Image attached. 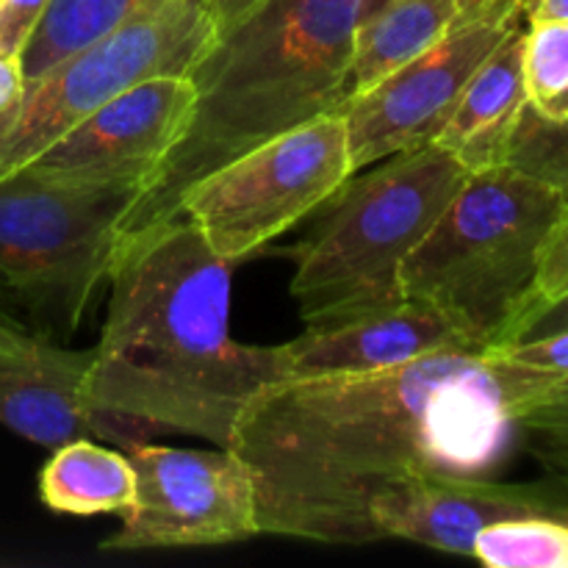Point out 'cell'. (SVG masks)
Wrapping results in <instances>:
<instances>
[{
	"label": "cell",
	"mask_w": 568,
	"mask_h": 568,
	"mask_svg": "<svg viewBox=\"0 0 568 568\" xmlns=\"http://www.w3.org/2000/svg\"><path fill=\"white\" fill-rule=\"evenodd\" d=\"M566 292H568V214L558 222V227H555L552 236H549L547 247H544L541 264H538L536 286H532V294L530 300H527L525 311L519 314V320L527 314V311L538 308V305L549 303V300L560 297V294Z\"/></svg>",
	"instance_id": "obj_23"
},
{
	"label": "cell",
	"mask_w": 568,
	"mask_h": 568,
	"mask_svg": "<svg viewBox=\"0 0 568 568\" xmlns=\"http://www.w3.org/2000/svg\"><path fill=\"white\" fill-rule=\"evenodd\" d=\"M483 0H383L361 20L349 64V98L369 92L442 42Z\"/></svg>",
	"instance_id": "obj_16"
},
{
	"label": "cell",
	"mask_w": 568,
	"mask_h": 568,
	"mask_svg": "<svg viewBox=\"0 0 568 568\" xmlns=\"http://www.w3.org/2000/svg\"><path fill=\"white\" fill-rule=\"evenodd\" d=\"M447 349H477L447 316L416 300L355 316L277 344L286 381L366 375L394 369Z\"/></svg>",
	"instance_id": "obj_14"
},
{
	"label": "cell",
	"mask_w": 568,
	"mask_h": 568,
	"mask_svg": "<svg viewBox=\"0 0 568 568\" xmlns=\"http://www.w3.org/2000/svg\"><path fill=\"white\" fill-rule=\"evenodd\" d=\"M220 39L209 0H150L120 28L28 81L0 116V181L136 83L189 75Z\"/></svg>",
	"instance_id": "obj_6"
},
{
	"label": "cell",
	"mask_w": 568,
	"mask_h": 568,
	"mask_svg": "<svg viewBox=\"0 0 568 568\" xmlns=\"http://www.w3.org/2000/svg\"><path fill=\"white\" fill-rule=\"evenodd\" d=\"M527 20H568V0H530Z\"/></svg>",
	"instance_id": "obj_28"
},
{
	"label": "cell",
	"mask_w": 568,
	"mask_h": 568,
	"mask_svg": "<svg viewBox=\"0 0 568 568\" xmlns=\"http://www.w3.org/2000/svg\"><path fill=\"white\" fill-rule=\"evenodd\" d=\"M525 26L510 33L471 75L453 116L433 144L453 153L469 172L488 170L508 161L510 139L527 109Z\"/></svg>",
	"instance_id": "obj_15"
},
{
	"label": "cell",
	"mask_w": 568,
	"mask_h": 568,
	"mask_svg": "<svg viewBox=\"0 0 568 568\" xmlns=\"http://www.w3.org/2000/svg\"><path fill=\"white\" fill-rule=\"evenodd\" d=\"M22 89H26V75L20 59L0 53V116L20 100Z\"/></svg>",
	"instance_id": "obj_26"
},
{
	"label": "cell",
	"mask_w": 568,
	"mask_h": 568,
	"mask_svg": "<svg viewBox=\"0 0 568 568\" xmlns=\"http://www.w3.org/2000/svg\"><path fill=\"white\" fill-rule=\"evenodd\" d=\"M148 3L150 0H50L20 55L26 83L103 39Z\"/></svg>",
	"instance_id": "obj_18"
},
{
	"label": "cell",
	"mask_w": 568,
	"mask_h": 568,
	"mask_svg": "<svg viewBox=\"0 0 568 568\" xmlns=\"http://www.w3.org/2000/svg\"><path fill=\"white\" fill-rule=\"evenodd\" d=\"M125 455L136 471V499L103 549L216 547L258 536L253 475L233 449L133 442Z\"/></svg>",
	"instance_id": "obj_10"
},
{
	"label": "cell",
	"mask_w": 568,
	"mask_h": 568,
	"mask_svg": "<svg viewBox=\"0 0 568 568\" xmlns=\"http://www.w3.org/2000/svg\"><path fill=\"white\" fill-rule=\"evenodd\" d=\"M355 175L342 111L283 131L209 175L175 205L216 255L247 261L297 222L331 203Z\"/></svg>",
	"instance_id": "obj_8"
},
{
	"label": "cell",
	"mask_w": 568,
	"mask_h": 568,
	"mask_svg": "<svg viewBox=\"0 0 568 568\" xmlns=\"http://www.w3.org/2000/svg\"><path fill=\"white\" fill-rule=\"evenodd\" d=\"M516 433L568 460V377L447 349L266 386L239 416L231 449L253 475L258 536L372 544L383 494L425 475H480Z\"/></svg>",
	"instance_id": "obj_1"
},
{
	"label": "cell",
	"mask_w": 568,
	"mask_h": 568,
	"mask_svg": "<svg viewBox=\"0 0 568 568\" xmlns=\"http://www.w3.org/2000/svg\"><path fill=\"white\" fill-rule=\"evenodd\" d=\"M28 331H31V327H28L22 320H17V314L9 308V303H6V288L0 286V338L20 336V333H28Z\"/></svg>",
	"instance_id": "obj_29"
},
{
	"label": "cell",
	"mask_w": 568,
	"mask_h": 568,
	"mask_svg": "<svg viewBox=\"0 0 568 568\" xmlns=\"http://www.w3.org/2000/svg\"><path fill=\"white\" fill-rule=\"evenodd\" d=\"M486 353L510 361V364L527 366V369L568 377V331L527 338V342L499 344V347H488Z\"/></svg>",
	"instance_id": "obj_22"
},
{
	"label": "cell",
	"mask_w": 568,
	"mask_h": 568,
	"mask_svg": "<svg viewBox=\"0 0 568 568\" xmlns=\"http://www.w3.org/2000/svg\"><path fill=\"white\" fill-rule=\"evenodd\" d=\"M231 272L181 214L122 236L89 403L231 449L250 399L286 381L277 347L233 342Z\"/></svg>",
	"instance_id": "obj_2"
},
{
	"label": "cell",
	"mask_w": 568,
	"mask_h": 568,
	"mask_svg": "<svg viewBox=\"0 0 568 568\" xmlns=\"http://www.w3.org/2000/svg\"><path fill=\"white\" fill-rule=\"evenodd\" d=\"M131 189L64 186L20 170L0 181V286L70 336L109 281Z\"/></svg>",
	"instance_id": "obj_7"
},
{
	"label": "cell",
	"mask_w": 568,
	"mask_h": 568,
	"mask_svg": "<svg viewBox=\"0 0 568 568\" xmlns=\"http://www.w3.org/2000/svg\"><path fill=\"white\" fill-rule=\"evenodd\" d=\"M521 70L527 109L544 122L568 120V20H527Z\"/></svg>",
	"instance_id": "obj_20"
},
{
	"label": "cell",
	"mask_w": 568,
	"mask_h": 568,
	"mask_svg": "<svg viewBox=\"0 0 568 568\" xmlns=\"http://www.w3.org/2000/svg\"><path fill=\"white\" fill-rule=\"evenodd\" d=\"M383 0H264L222 33L189 75L197 109L186 136L133 197L120 239L175 216L197 178L283 131L342 111L355 31Z\"/></svg>",
	"instance_id": "obj_3"
},
{
	"label": "cell",
	"mask_w": 568,
	"mask_h": 568,
	"mask_svg": "<svg viewBox=\"0 0 568 568\" xmlns=\"http://www.w3.org/2000/svg\"><path fill=\"white\" fill-rule=\"evenodd\" d=\"M568 194L514 164L466 175L403 264V297L447 316L477 349L497 347L525 311Z\"/></svg>",
	"instance_id": "obj_4"
},
{
	"label": "cell",
	"mask_w": 568,
	"mask_h": 568,
	"mask_svg": "<svg viewBox=\"0 0 568 568\" xmlns=\"http://www.w3.org/2000/svg\"><path fill=\"white\" fill-rule=\"evenodd\" d=\"M194 109L192 75L150 78L109 100L22 170L64 186L131 189L136 197L186 136Z\"/></svg>",
	"instance_id": "obj_11"
},
{
	"label": "cell",
	"mask_w": 568,
	"mask_h": 568,
	"mask_svg": "<svg viewBox=\"0 0 568 568\" xmlns=\"http://www.w3.org/2000/svg\"><path fill=\"white\" fill-rule=\"evenodd\" d=\"M50 0H0V53L20 59Z\"/></svg>",
	"instance_id": "obj_24"
},
{
	"label": "cell",
	"mask_w": 568,
	"mask_h": 568,
	"mask_svg": "<svg viewBox=\"0 0 568 568\" xmlns=\"http://www.w3.org/2000/svg\"><path fill=\"white\" fill-rule=\"evenodd\" d=\"M530 0H483L442 42L342 109L355 172L427 148L483 61L527 22Z\"/></svg>",
	"instance_id": "obj_9"
},
{
	"label": "cell",
	"mask_w": 568,
	"mask_h": 568,
	"mask_svg": "<svg viewBox=\"0 0 568 568\" xmlns=\"http://www.w3.org/2000/svg\"><path fill=\"white\" fill-rule=\"evenodd\" d=\"M505 164L532 172L568 194V120L544 122L530 109H525L510 139Z\"/></svg>",
	"instance_id": "obj_21"
},
{
	"label": "cell",
	"mask_w": 568,
	"mask_h": 568,
	"mask_svg": "<svg viewBox=\"0 0 568 568\" xmlns=\"http://www.w3.org/2000/svg\"><path fill=\"white\" fill-rule=\"evenodd\" d=\"M39 497L55 514H122L136 499V471L125 449L78 438L53 449L39 475Z\"/></svg>",
	"instance_id": "obj_17"
},
{
	"label": "cell",
	"mask_w": 568,
	"mask_h": 568,
	"mask_svg": "<svg viewBox=\"0 0 568 568\" xmlns=\"http://www.w3.org/2000/svg\"><path fill=\"white\" fill-rule=\"evenodd\" d=\"M471 558L491 568H568V516L527 514L477 532Z\"/></svg>",
	"instance_id": "obj_19"
},
{
	"label": "cell",
	"mask_w": 568,
	"mask_h": 568,
	"mask_svg": "<svg viewBox=\"0 0 568 568\" xmlns=\"http://www.w3.org/2000/svg\"><path fill=\"white\" fill-rule=\"evenodd\" d=\"M527 514L568 516V497L547 486L480 480L477 475H425L372 505L377 538H405L438 552L469 555L477 532Z\"/></svg>",
	"instance_id": "obj_13"
},
{
	"label": "cell",
	"mask_w": 568,
	"mask_h": 568,
	"mask_svg": "<svg viewBox=\"0 0 568 568\" xmlns=\"http://www.w3.org/2000/svg\"><path fill=\"white\" fill-rule=\"evenodd\" d=\"M94 349H67L42 333L0 338V425L55 449L78 438H105L125 449L150 427L98 410L87 397Z\"/></svg>",
	"instance_id": "obj_12"
},
{
	"label": "cell",
	"mask_w": 568,
	"mask_h": 568,
	"mask_svg": "<svg viewBox=\"0 0 568 568\" xmlns=\"http://www.w3.org/2000/svg\"><path fill=\"white\" fill-rule=\"evenodd\" d=\"M469 170L438 144L349 178L320 231L294 247L292 297L308 327L403 303V264Z\"/></svg>",
	"instance_id": "obj_5"
},
{
	"label": "cell",
	"mask_w": 568,
	"mask_h": 568,
	"mask_svg": "<svg viewBox=\"0 0 568 568\" xmlns=\"http://www.w3.org/2000/svg\"><path fill=\"white\" fill-rule=\"evenodd\" d=\"M261 3H264V0H209L211 14H214L220 37L225 31H231L233 26H239L244 17L253 14Z\"/></svg>",
	"instance_id": "obj_27"
},
{
	"label": "cell",
	"mask_w": 568,
	"mask_h": 568,
	"mask_svg": "<svg viewBox=\"0 0 568 568\" xmlns=\"http://www.w3.org/2000/svg\"><path fill=\"white\" fill-rule=\"evenodd\" d=\"M560 331H568V292L560 294V297L549 300V303L538 305V308L527 311V314L510 327L508 338H505L503 344L527 342V338L549 336V333H560Z\"/></svg>",
	"instance_id": "obj_25"
}]
</instances>
